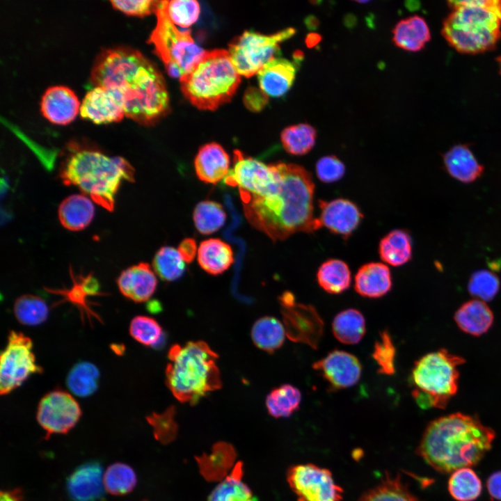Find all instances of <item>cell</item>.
<instances>
[{"instance_id": "obj_1", "label": "cell", "mask_w": 501, "mask_h": 501, "mask_svg": "<svg viewBox=\"0 0 501 501\" xmlns=\"http://www.w3.org/2000/svg\"><path fill=\"white\" fill-rule=\"evenodd\" d=\"M274 166L276 179L263 194L240 197L248 221L273 241L320 228L314 215L315 184L311 174L294 164L278 162Z\"/></svg>"}, {"instance_id": "obj_2", "label": "cell", "mask_w": 501, "mask_h": 501, "mask_svg": "<svg viewBox=\"0 0 501 501\" xmlns=\"http://www.w3.org/2000/svg\"><path fill=\"white\" fill-rule=\"evenodd\" d=\"M90 81L95 86L118 90L125 116L140 124L152 125L168 111L163 75L152 61L131 47L102 51L92 67Z\"/></svg>"}, {"instance_id": "obj_3", "label": "cell", "mask_w": 501, "mask_h": 501, "mask_svg": "<svg viewBox=\"0 0 501 501\" xmlns=\"http://www.w3.org/2000/svg\"><path fill=\"white\" fill-rule=\"evenodd\" d=\"M495 433L474 416L454 413L429 423L416 452L441 473L477 464L491 450Z\"/></svg>"}, {"instance_id": "obj_4", "label": "cell", "mask_w": 501, "mask_h": 501, "mask_svg": "<svg viewBox=\"0 0 501 501\" xmlns=\"http://www.w3.org/2000/svg\"><path fill=\"white\" fill-rule=\"evenodd\" d=\"M59 177L64 184L77 186L83 194L111 212L121 183L134 182V169L122 157L83 149L72 152L63 161Z\"/></svg>"}, {"instance_id": "obj_5", "label": "cell", "mask_w": 501, "mask_h": 501, "mask_svg": "<svg viewBox=\"0 0 501 501\" xmlns=\"http://www.w3.org/2000/svg\"><path fill=\"white\" fill-rule=\"evenodd\" d=\"M166 385L181 402L196 404L207 393L220 389L222 381L218 358L203 341L174 344L168 351Z\"/></svg>"}, {"instance_id": "obj_6", "label": "cell", "mask_w": 501, "mask_h": 501, "mask_svg": "<svg viewBox=\"0 0 501 501\" xmlns=\"http://www.w3.org/2000/svg\"><path fill=\"white\" fill-rule=\"evenodd\" d=\"M185 97L201 110L213 111L234 95L241 77L234 67L228 51H205L200 60L180 79Z\"/></svg>"}, {"instance_id": "obj_7", "label": "cell", "mask_w": 501, "mask_h": 501, "mask_svg": "<svg viewBox=\"0 0 501 501\" xmlns=\"http://www.w3.org/2000/svg\"><path fill=\"white\" fill-rule=\"evenodd\" d=\"M452 10L441 30L447 42L463 54H475L495 48L501 38V19L492 10L470 1H450Z\"/></svg>"}, {"instance_id": "obj_8", "label": "cell", "mask_w": 501, "mask_h": 501, "mask_svg": "<svg viewBox=\"0 0 501 501\" xmlns=\"http://www.w3.org/2000/svg\"><path fill=\"white\" fill-rule=\"evenodd\" d=\"M446 349L429 353L414 365L412 395L422 408H445L458 390L459 366L465 363Z\"/></svg>"}, {"instance_id": "obj_9", "label": "cell", "mask_w": 501, "mask_h": 501, "mask_svg": "<svg viewBox=\"0 0 501 501\" xmlns=\"http://www.w3.org/2000/svg\"><path fill=\"white\" fill-rule=\"evenodd\" d=\"M157 24L149 42L164 64L168 74L180 79L200 60L205 51L193 40L189 30H180L169 19L163 1H157Z\"/></svg>"}, {"instance_id": "obj_10", "label": "cell", "mask_w": 501, "mask_h": 501, "mask_svg": "<svg viewBox=\"0 0 501 501\" xmlns=\"http://www.w3.org/2000/svg\"><path fill=\"white\" fill-rule=\"evenodd\" d=\"M294 33L293 28L271 35L244 31L230 43L228 48L231 61L237 72L246 77L258 74L267 63L278 57L280 44Z\"/></svg>"}, {"instance_id": "obj_11", "label": "cell", "mask_w": 501, "mask_h": 501, "mask_svg": "<svg viewBox=\"0 0 501 501\" xmlns=\"http://www.w3.org/2000/svg\"><path fill=\"white\" fill-rule=\"evenodd\" d=\"M0 393L7 395L34 374L42 372L36 363L31 339L22 332L11 331L1 353Z\"/></svg>"}, {"instance_id": "obj_12", "label": "cell", "mask_w": 501, "mask_h": 501, "mask_svg": "<svg viewBox=\"0 0 501 501\" xmlns=\"http://www.w3.org/2000/svg\"><path fill=\"white\" fill-rule=\"evenodd\" d=\"M287 481L297 501H342L343 488L328 468L314 463H299L289 468Z\"/></svg>"}, {"instance_id": "obj_13", "label": "cell", "mask_w": 501, "mask_h": 501, "mask_svg": "<svg viewBox=\"0 0 501 501\" xmlns=\"http://www.w3.org/2000/svg\"><path fill=\"white\" fill-rule=\"evenodd\" d=\"M81 415L80 406L70 393L54 390L40 399L36 419L45 431V439L47 440L52 434H67L75 426Z\"/></svg>"}, {"instance_id": "obj_14", "label": "cell", "mask_w": 501, "mask_h": 501, "mask_svg": "<svg viewBox=\"0 0 501 501\" xmlns=\"http://www.w3.org/2000/svg\"><path fill=\"white\" fill-rule=\"evenodd\" d=\"M275 179L274 164H266L236 150L234 151L233 168L224 182L229 186H237L241 197L263 194Z\"/></svg>"}, {"instance_id": "obj_15", "label": "cell", "mask_w": 501, "mask_h": 501, "mask_svg": "<svg viewBox=\"0 0 501 501\" xmlns=\"http://www.w3.org/2000/svg\"><path fill=\"white\" fill-rule=\"evenodd\" d=\"M280 305L287 337L317 349L324 332V321L315 307L296 301Z\"/></svg>"}, {"instance_id": "obj_16", "label": "cell", "mask_w": 501, "mask_h": 501, "mask_svg": "<svg viewBox=\"0 0 501 501\" xmlns=\"http://www.w3.org/2000/svg\"><path fill=\"white\" fill-rule=\"evenodd\" d=\"M333 390L346 389L356 384L360 379L362 365L354 355L341 350H333L312 365Z\"/></svg>"}, {"instance_id": "obj_17", "label": "cell", "mask_w": 501, "mask_h": 501, "mask_svg": "<svg viewBox=\"0 0 501 501\" xmlns=\"http://www.w3.org/2000/svg\"><path fill=\"white\" fill-rule=\"evenodd\" d=\"M79 112L81 116L95 124L120 121L125 116L120 93L114 89L95 86L85 95Z\"/></svg>"}, {"instance_id": "obj_18", "label": "cell", "mask_w": 501, "mask_h": 501, "mask_svg": "<svg viewBox=\"0 0 501 501\" xmlns=\"http://www.w3.org/2000/svg\"><path fill=\"white\" fill-rule=\"evenodd\" d=\"M320 214L319 221L335 234L348 237L358 228L363 214L352 201L337 198L331 201H319Z\"/></svg>"}, {"instance_id": "obj_19", "label": "cell", "mask_w": 501, "mask_h": 501, "mask_svg": "<svg viewBox=\"0 0 501 501\" xmlns=\"http://www.w3.org/2000/svg\"><path fill=\"white\" fill-rule=\"evenodd\" d=\"M103 468L97 461L78 466L67 479V493L72 501H97L104 495Z\"/></svg>"}, {"instance_id": "obj_20", "label": "cell", "mask_w": 501, "mask_h": 501, "mask_svg": "<svg viewBox=\"0 0 501 501\" xmlns=\"http://www.w3.org/2000/svg\"><path fill=\"white\" fill-rule=\"evenodd\" d=\"M80 104L74 93L64 86L49 87L42 96L40 111L49 122L67 125L78 113Z\"/></svg>"}, {"instance_id": "obj_21", "label": "cell", "mask_w": 501, "mask_h": 501, "mask_svg": "<svg viewBox=\"0 0 501 501\" xmlns=\"http://www.w3.org/2000/svg\"><path fill=\"white\" fill-rule=\"evenodd\" d=\"M117 285L124 296L142 303L154 293L157 278L149 264L141 262L122 271L117 278Z\"/></svg>"}, {"instance_id": "obj_22", "label": "cell", "mask_w": 501, "mask_h": 501, "mask_svg": "<svg viewBox=\"0 0 501 501\" xmlns=\"http://www.w3.org/2000/svg\"><path fill=\"white\" fill-rule=\"evenodd\" d=\"M230 163V157L221 145L207 143L200 148L195 157L196 174L205 183L216 184L228 175Z\"/></svg>"}, {"instance_id": "obj_23", "label": "cell", "mask_w": 501, "mask_h": 501, "mask_svg": "<svg viewBox=\"0 0 501 501\" xmlns=\"http://www.w3.org/2000/svg\"><path fill=\"white\" fill-rule=\"evenodd\" d=\"M296 63L280 57L270 61L257 74L260 88L270 97L285 95L295 79Z\"/></svg>"}, {"instance_id": "obj_24", "label": "cell", "mask_w": 501, "mask_h": 501, "mask_svg": "<svg viewBox=\"0 0 501 501\" xmlns=\"http://www.w3.org/2000/svg\"><path fill=\"white\" fill-rule=\"evenodd\" d=\"M391 272L381 262H369L359 268L354 278V289L362 296L379 298L392 288Z\"/></svg>"}, {"instance_id": "obj_25", "label": "cell", "mask_w": 501, "mask_h": 501, "mask_svg": "<svg viewBox=\"0 0 501 501\" xmlns=\"http://www.w3.org/2000/svg\"><path fill=\"white\" fill-rule=\"evenodd\" d=\"M70 276L72 285L67 289H47V291L52 294L60 295L63 297V301H67L77 307L83 315L90 316L101 320L90 307L88 297L100 296L102 294L100 292V285L97 280L92 273L86 276L74 275L70 269ZM61 302L60 303H61Z\"/></svg>"}, {"instance_id": "obj_26", "label": "cell", "mask_w": 501, "mask_h": 501, "mask_svg": "<svg viewBox=\"0 0 501 501\" xmlns=\"http://www.w3.org/2000/svg\"><path fill=\"white\" fill-rule=\"evenodd\" d=\"M443 163L447 172L463 183L475 181L484 172V166L478 162L467 145L458 144L452 147L443 155Z\"/></svg>"}, {"instance_id": "obj_27", "label": "cell", "mask_w": 501, "mask_h": 501, "mask_svg": "<svg viewBox=\"0 0 501 501\" xmlns=\"http://www.w3.org/2000/svg\"><path fill=\"white\" fill-rule=\"evenodd\" d=\"M454 318L462 331L473 336H480L490 329L494 316L486 302L472 299L464 303L456 311Z\"/></svg>"}, {"instance_id": "obj_28", "label": "cell", "mask_w": 501, "mask_h": 501, "mask_svg": "<svg viewBox=\"0 0 501 501\" xmlns=\"http://www.w3.org/2000/svg\"><path fill=\"white\" fill-rule=\"evenodd\" d=\"M95 208L84 194H74L64 199L59 205L58 215L61 225L71 231L86 228L92 221Z\"/></svg>"}, {"instance_id": "obj_29", "label": "cell", "mask_w": 501, "mask_h": 501, "mask_svg": "<svg viewBox=\"0 0 501 501\" xmlns=\"http://www.w3.org/2000/svg\"><path fill=\"white\" fill-rule=\"evenodd\" d=\"M392 35L396 46L410 51H420L431 39L426 21L418 15L400 20L393 29Z\"/></svg>"}, {"instance_id": "obj_30", "label": "cell", "mask_w": 501, "mask_h": 501, "mask_svg": "<svg viewBox=\"0 0 501 501\" xmlns=\"http://www.w3.org/2000/svg\"><path fill=\"white\" fill-rule=\"evenodd\" d=\"M197 260L205 271L218 275L228 269L233 263V251L228 244L220 239L212 238L200 244Z\"/></svg>"}, {"instance_id": "obj_31", "label": "cell", "mask_w": 501, "mask_h": 501, "mask_svg": "<svg viewBox=\"0 0 501 501\" xmlns=\"http://www.w3.org/2000/svg\"><path fill=\"white\" fill-rule=\"evenodd\" d=\"M383 262L394 267L401 266L412 258V239L404 230L396 229L385 235L379 244Z\"/></svg>"}, {"instance_id": "obj_32", "label": "cell", "mask_w": 501, "mask_h": 501, "mask_svg": "<svg viewBox=\"0 0 501 501\" xmlns=\"http://www.w3.org/2000/svg\"><path fill=\"white\" fill-rule=\"evenodd\" d=\"M317 280L319 285L326 292L339 294L349 287L351 283V271L344 261L329 259L319 267Z\"/></svg>"}, {"instance_id": "obj_33", "label": "cell", "mask_w": 501, "mask_h": 501, "mask_svg": "<svg viewBox=\"0 0 501 501\" xmlns=\"http://www.w3.org/2000/svg\"><path fill=\"white\" fill-rule=\"evenodd\" d=\"M366 331L365 320L358 310L349 308L339 312L332 322L335 337L346 344H356L363 337Z\"/></svg>"}, {"instance_id": "obj_34", "label": "cell", "mask_w": 501, "mask_h": 501, "mask_svg": "<svg viewBox=\"0 0 501 501\" xmlns=\"http://www.w3.org/2000/svg\"><path fill=\"white\" fill-rule=\"evenodd\" d=\"M357 501H422L399 475L386 474L385 478L365 492Z\"/></svg>"}, {"instance_id": "obj_35", "label": "cell", "mask_w": 501, "mask_h": 501, "mask_svg": "<svg viewBox=\"0 0 501 501\" xmlns=\"http://www.w3.org/2000/svg\"><path fill=\"white\" fill-rule=\"evenodd\" d=\"M285 336L284 325L273 317L258 319L251 329V337L255 346L269 353L280 348Z\"/></svg>"}, {"instance_id": "obj_36", "label": "cell", "mask_w": 501, "mask_h": 501, "mask_svg": "<svg viewBox=\"0 0 501 501\" xmlns=\"http://www.w3.org/2000/svg\"><path fill=\"white\" fill-rule=\"evenodd\" d=\"M242 464L237 463L212 491L207 501H252L250 488L242 480Z\"/></svg>"}, {"instance_id": "obj_37", "label": "cell", "mask_w": 501, "mask_h": 501, "mask_svg": "<svg viewBox=\"0 0 501 501\" xmlns=\"http://www.w3.org/2000/svg\"><path fill=\"white\" fill-rule=\"evenodd\" d=\"M301 393L290 384H283L272 390L267 396L268 413L275 418H289L300 407Z\"/></svg>"}, {"instance_id": "obj_38", "label": "cell", "mask_w": 501, "mask_h": 501, "mask_svg": "<svg viewBox=\"0 0 501 501\" xmlns=\"http://www.w3.org/2000/svg\"><path fill=\"white\" fill-rule=\"evenodd\" d=\"M100 371L92 363L82 361L70 370L66 385L74 395L86 397L93 395L98 388Z\"/></svg>"}, {"instance_id": "obj_39", "label": "cell", "mask_w": 501, "mask_h": 501, "mask_svg": "<svg viewBox=\"0 0 501 501\" xmlns=\"http://www.w3.org/2000/svg\"><path fill=\"white\" fill-rule=\"evenodd\" d=\"M482 490V482L470 468H459L452 472L448 491L456 501H474L480 495Z\"/></svg>"}, {"instance_id": "obj_40", "label": "cell", "mask_w": 501, "mask_h": 501, "mask_svg": "<svg viewBox=\"0 0 501 501\" xmlns=\"http://www.w3.org/2000/svg\"><path fill=\"white\" fill-rule=\"evenodd\" d=\"M316 129L309 124L299 123L283 129L280 140L284 149L293 155H304L314 147Z\"/></svg>"}, {"instance_id": "obj_41", "label": "cell", "mask_w": 501, "mask_h": 501, "mask_svg": "<svg viewBox=\"0 0 501 501\" xmlns=\"http://www.w3.org/2000/svg\"><path fill=\"white\" fill-rule=\"evenodd\" d=\"M193 219L195 227L200 233L210 234L223 226L226 214L220 203L207 200L196 205Z\"/></svg>"}, {"instance_id": "obj_42", "label": "cell", "mask_w": 501, "mask_h": 501, "mask_svg": "<svg viewBox=\"0 0 501 501\" xmlns=\"http://www.w3.org/2000/svg\"><path fill=\"white\" fill-rule=\"evenodd\" d=\"M17 321L25 326H38L44 323L49 316V308L40 296L24 294L18 297L13 307Z\"/></svg>"}, {"instance_id": "obj_43", "label": "cell", "mask_w": 501, "mask_h": 501, "mask_svg": "<svg viewBox=\"0 0 501 501\" xmlns=\"http://www.w3.org/2000/svg\"><path fill=\"white\" fill-rule=\"evenodd\" d=\"M152 267L154 273L165 281H174L184 274L186 262L178 249L162 246L156 253Z\"/></svg>"}, {"instance_id": "obj_44", "label": "cell", "mask_w": 501, "mask_h": 501, "mask_svg": "<svg viewBox=\"0 0 501 501\" xmlns=\"http://www.w3.org/2000/svg\"><path fill=\"white\" fill-rule=\"evenodd\" d=\"M136 481V475L132 468L119 462L110 465L103 477L105 490L113 495L129 493L135 487Z\"/></svg>"}, {"instance_id": "obj_45", "label": "cell", "mask_w": 501, "mask_h": 501, "mask_svg": "<svg viewBox=\"0 0 501 501\" xmlns=\"http://www.w3.org/2000/svg\"><path fill=\"white\" fill-rule=\"evenodd\" d=\"M234 460V452L232 446L218 444L212 454L200 459V466L205 477L212 480L224 479L228 470Z\"/></svg>"}, {"instance_id": "obj_46", "label": "cell", "mask_w": 501, "mask_h": 501, "mask_svg": "<svg viewBox=\"0 0 501 501\" xmlns=\"http://www.w3.org/2000/svg\"><path fill=\"white\" fill-rule=\"evenodd\" d=\"M166 15L175 25L189 28L198 19L200 8L193 0L163 1Z\"/></svg>"}, {"instance_id": "obj_47", "label": "cell", "mask_w": 501, "mask_h": 501, "mask_svg": "<svg viewBox=\"0 0 501 501\" xmlns=\"http://www.w3.org/2000/svg\"><path fill=\"white\" fill-rule=\"evenodd\" d=\"M499 289L500 280L498 276L486 269L474 272L468 284L469 293L484 302L493 299Z\"/></svg>"}, {"instance_id": "obj_48", "label": "cell", "mask_w": 501, "mask_h": 501, "mask_svg": "<svg viewBox=\"0 0 501 501\" xmlns=\"http://www.w3.org/2000/svg\"><path fill=\"white\" fill-rule=\"evenodd\" d=\"M372 356L378 365V372L392 375L395 372L396 349L390 334L386 330L380 333L376 341Z\"/></svg>"}, {"instance_id": "obj_49", "label": "cell", "mask_w": 501, "mask_h": 501, "mask_svg": "<svg viewBox=\"0 0 501 501\" xmlns=\"http://www.w3.org/2000/svg\"><path fill=\"white\" fill-rule=\"evenodd\" d=\"M129 331L135 340L149 347L156 345L163 334L161 326L155 319L143 315L136 316L132 319Z\"/></svg>"}, {"instance_id": "obj_50", "label": "cell", "mask_w": 501, "mask_h": 501, "mask_svg": "<svg viewBox=\"0 0 501 501\" xmlns=\"http://www.w3.org/2000/svg\"><path fill=\"white\" fill-rule=\"evenodd\" d=\"M175 413V408L170 406L161 413H153L146 418L153 428L155 438L161 443H168L176 434L177 426L174 420Z\"/></svg>"}, {"instance_id": "obj_51", "label": "cell", "mask_w": 501, "mask_h": 501, "mask_svg": "<svg viewBox=\"0 0 501 501\" xmlns=\"http://www.w3.org/2000/svg\"><path fill=\"white\" fill-rule=\"evenodd\" d=\"M315 171L319 180L324 183H333L344 176L345 166L337 157L327 155L317 161Z\"/></svg>"}, {"instance_id": "obj_52", "label": "cell", "mask_w": 501, "mask_h": 501, "mask_svg": "<svg viewBox=\"0 0 501 501\" xmlns=\"http://www.w3.org/2000/svg\"><path fill=\"white\" fill-rule=\"evenodd\" d=\"M157 1L122 0L111 1L114 8L132 15L144 16L154 12Z\"/></svg>"}, {"instance_id": "obj_53", "label": "cell", "mask_w": 501, "mask_h": 501, "mask_svg": "<svg viewBox=\"0 0 501 501\" xmlns=\"http://www.w3.org/2000/svg\"><path fill=\"white\" fill-rule=\"evenodd\" d=\"M268 95L261 88L250 87L244 95V103L251 111H261L268 102Z\"/></svg>"}, {"instance_id": "obj_54", "label": "cell", "mask_w": 501, "mask_h": 501, "mask_svg": "<svg viewBox=\"0 0 501 501\" xmlns=\"http://www.w3.org/2000/svg\"><path fill=\"white\" fill-rule=\"evenodd\" d=\"M486 488L492 499L501 501V470L496 471L488 477Z\"/></svg>"}, {"instance_id": "obj_55", "label": "cell", "mask_w": 501, "mask_h": 501, "mask_svg": "<svg viewBox=\"0 0 501 501\" xmlns=\"http://www.w3.org/2000/svg\"><path fill=\"white\" fill-rule=\"evenodd\" d=\"M177 249L186 262H192L198 252L196 241L191 238L182 240Z\"/></svg>"}, {"instance_id": "obj_56", "label": "cell", "mask_w": 501, "mask_h": 501, "mask_svg": "<svg viewBox=\"0 0 501 501\" xmlns=\"http://www.w3.org/2000/svg\"><path fill=\"white\" fill-rule=\"evenodd\" d=\"M1 501H24L22 490L16 488L1 491Z\"/></svg>"}, {"instance_id": "obj_57", "label": "cell", "mask_w": 501, "mask_h": 501, "mask_svg": "<svg viewBox=\"0 0 501 501\" xmlns=\"http://www.w3.org/2000/svg\"><path fill=\"white\" fill-rule=\"evenodd\" d=\"M320 39V37L317 34H310L306 38V44L310 47H313L314 45H315V44L319 42Z\"/></svg>"}, {"instance_id": "obj_58", "label": "cell", "mask_w": 501, "mask_h": 501, "mask_svg": "<svg viewBox=\"0 0 501 501\" xmlns=\"http://www.w3.org/2000/svg\"><path fill=\"white\" fill-rule=\"evenodd\" d=\"M252 501H258L257 498L255 497H253Z\"/></svg>"}, {"instance_id": "obj_59", "label": "cell", "mask_w": 501, "mask_h": 501, "mask_svg": "<svg viewBox=\"0 0 501 501\" xmlns=\"http://www.w3.org/2000/svg\"><path fill=\"white\" fill-rule=\"evenodd\" d=\"M499 62H500V67H501V57H500V59H499Z\"/></svg>"}]
</instances>
